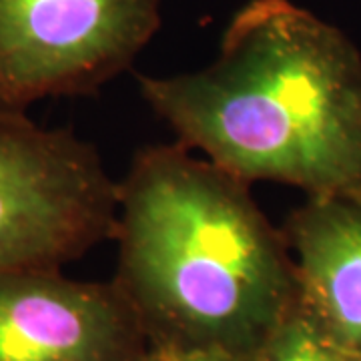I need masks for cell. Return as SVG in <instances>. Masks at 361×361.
<instances>
[{
    "label": "cell",
    "mask_w": 361,
    "mask_h": 361,
    "mask_svg": "<svg viewBox=\"0 0 361 361\" xmlns=\"http://www.w3.org/2000/svg\"><path fill=\"white\" fill-rule=\"evenodd\" d=\"M139 89L180 145L249 185L361 197V54L291 0H251L211 65Z\"/></svg>",
    "instance_id": "1"
},
{
    "label": "cell",
    "mask_w": 361,
    "mask_h": 361,
    "mask_svg": "<svg viewBox=\"0 0 361 361\" xmlns=\"http://www.w3.org/2000/svg\"><path fill=\"white\" fill-rule=\"evenodd\" d=\"M118 289L165 345L249 360L299 301L283 229L249 183L185 145L141 149L118 180Z\"/></svg>",
    "instance_id": "2"
},
{
    "label": "cell",
    "mask_w": 361,
    "mask_h": 361,
    "mask_svg": "<svg viewBox=\"0 0 361 361\" xmlns=\"http://www.w3.org/2000/svg\"><path fill=\"white\" fill-rule=\"evenodd\" d=\"M118 183L90 142L0 113V269H61L113 239Z\"/></svg>",
    "instance_id": "3"
},
{
    "label": "cell",
    "mask_w": 361,
    "mask_h": 361,
    "mask_svg": "<svg viewBox=\"0 0 361 361\" xmlns=\"http://www.w3.org/2000/svg\"><path fill=\"white\" fill-rule=\"evenodd\" d=\"M159 26L161 0H0V113L94 92Z\"/></svg>",
    "instance_id": "4"
},
{
    "label": "cell",
    "mask_w": 361,
    "mask_h": 361,
    "mask_svg": "<svg viewBox=\"0 0 361 361\" xmlns=\"http://www.w3.org/2000/svg\"><path fill=\"white\" fill-rule=\"evenodd\" d=\"M139 331L118 287L0 269V361H129Z\"/></svg>",
    "instance_id": "5"
},
{
    "label": "cell",
    "mask_w": 361,
    "mask_h": 361,
    "mask_svg": "<svg viewBox=\"0 0 361 361\" xmlns=\"http://www.w3.org/2000/svg\"><path fill=\"white\" fill-rule=\"evenodd\" d=\"M283 233L301 305L361 360V197H307Z\"/></svg>",
    "instance_id": "6"
},
{
    "label": "cell",
    "mask_w": 361,
    "mask_h": 361,
    "mask_svg": "<svg viewBox=\"0 0 361 361\" xmlns=\"http://www.w3.org/2000/svg\"><path fill=\"white\" fill-rule=\"evenodd\" d=\"M247 361H361L339 345L297 301Z\"/></svg>",
    "instance_id": "7"
},
{
    "label": "cell",
    "mask_w": 361,
    "mask_h": 361,
    "mask_svg": "<svg viewBox=\"0 0 361 361\" xmlns=\"http://www.w3.org/2000/svg\"><path fill=\"white\" fill-rule=\"evenodd\" d=\"M149 361H245L225 353L219 349L209 348H185V345H161Z\"/></svg>",
    "instance_id": "8"
}]
</instances>
